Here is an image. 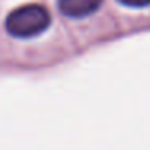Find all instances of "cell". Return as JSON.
I'll list each match as a JSON object with an SVG mask.
<instances>
[{"instance_id": "cell-2", "label": "cell", "mask_w": 150, "mask_h": 150, "mask_svg": "<svg viewBox=\"0 0 150 150\" xmlns=\"http://www.w3.org/2000/svg\"><path fill=\"white\" fill-rule=\"evenodd\" d=\"M102 0H58V8L69 18H84L100 7Z\"/></svg>"}, {"instance_id": "cell-3", "label": "cell", "mask_w": 150, "mask_h": 150, "mask_svg": "<svg viewBox=\"0 0 150 150\" xmlns=\"http://www.w3.org/2000/svg\"><path fill=\"white\" fill-rule=\"evenodd\" d=\"M120 2L126 7H132V8H142L150 5V0H120Z\"/></svg>"}, {"instance_id": "cell-1", "label": "cell", "mask_w": 150, "mask_h": 150, "mask_svg": "<svg viewBox=\"0 0 150 150\" xmlns=\"http://www.w3.org/2000/svg\"><path fill=\"white\" fill-rule=\"evenodd\" d=\"M50 13L42 5H23L13 10L5 20V29L18 39H29L39 36L49 28Z\"/></svg>"}]
</instances>
